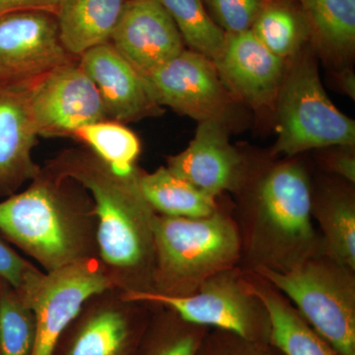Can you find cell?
I'll return each mask as SVG.
<instances>
[{
	"mask_svg": "<svg viewBox=\"0 0 355 355\" xmlns=\"http://www.w3.org/2000/svg\"><path fill=\"white\" fill-rule=\"evenodd\" d=\"M44 166L90 193L98 218L99 259L114 288L153 292L155 212L140 190L139 168L116 171L86 146L64 149Z\"/></svg>",
	"mask_w": 355,
	"mask_h": 355,
	"instance_id": "6da1fadb",
	"label": "cell"
},
{
	"mask_svg": "<svg viewBox=\"0 0 355 355\" xmlns=\"http://www.w3.org/2000/svg\"><path fill=\"white\" fill-rule=\"evenodd\" d=\"M0 234L44 272L99 258L98 218L90 193L46 166L25 191L0 202Z\"/></svg>",
	"mask_w": 355,
	"mask_h": 355,
	"instance_id": "7a4b0ae2",
	"label": "cell"
},
{
	"mask_svg": "<svg viewBox=\"0 0 355 355\" xmlns=\"http://www.w3.org/2000/svg\"><path fill=\"white\" fill-rule=\"evenodd\" d=\"M312 200L309 177L298 163L275 166L261 178L238 224L249 272H286L326 253L313 224Z\"/></svg>",
	"mask_w": 355,
	"mask_h": 355,
	"instance_id": "3957f363",
	"label": "cell"
},
{
	"mask_svg": "<svg viewBox=\"0 0 355 355\" xmlns=\"http://www.w3.org/2000/svg\"><path fill=\"white\" fill-rule=\"evenodd\" d=\"M153 291L188 296L205 279L241 261L238 223L217 209L200 218L155 214Z\"/></svg>",
	"mask_w": 355,
	"mask_h": 355,
	"instance_id": "277c9868",
	"label": "cell"
},
{
	"mask_svg": "<svg viewBox=\"0 0 355 355\" xmlns=\"http://www.w3.org/2000/svg\"><path fill=\"white\" fill-rule=\"evenodd\" d=\"M282 292L340 355H355V275L327 253L286 270H254Z\"/></svg>",
	"mask_w": 355,
	"mask_h": 355,
	"instance_id": "5b68a950",
	"label": "cell"
},
{
	"mask_svg": "<svg viewBox=\"0 0 355 355\" xmlns=\"http://www.w3.org/2000/svg\"><path fill=\"white\" fill-rule=\"evenodd\" d=\"M286 65L277 94V139L273 155L355 144V123L324 92L314 58L298 51Z\"/></svg>",
	"mask_w": 355,
	"mask_h": 355,
	"instance_id": "8992f818",
	"label": "cell"
},
{
	"mask_svg": "<svg viewBox=\"0 0 355 355\" xmlns=\"http://www.w3.org/2000/svg\"><path fill=\"white\" fill-rule=\"evenodd\" d=\"M128 300L171 309L189 323L234 333L254 342L270 343L268 310L252 291L247 273L236 268L205 279L188 296L156 292H123Z\"/></svg>",
	"mask_w": 355,
	"mask_h": 355,
	"instance_id": "52a82bcc",
	"label": "cell"
},
{
	"mask_svg": "<svg viewBox=\"0 0 355 355\" xmlns=\"http://www.w3.org/2000/svg\"><path fill=\"white\" fill-rule=\"evenodd\" d=\"M153 304L120 289L94 294L58 338L51 355H139Z\"/></svg>",
	"mask_w": 355,
	"mask_h": 355,
	"instance_id": "ba28073f",
	"label": "cell"
},
{
	"mask_svg": "<svg viewBox=\"0 0 355 355\" xmlns=\"http://www.w3.org/2000/svg\"><path fill=\"white\" fill-rule=\"evenodd\" d=\"M39 137H73L84 125L107 120L97 88L79 58L60 65L26 88Z\"/></svg>",
	"mask_w": 355,
	"mask_h": 355,
	"instance_id": "9c48e42d",
	"label": "cell"
},
{
	"mask_svg": "<svg viewBox=\"0 0 355 355\" xmlns=\"http://www.w3.org/2000/svg\"><path fill=\"white\" fill-rule=\"evenodd\" d=\"M76 58L60 42L55 14L19 11L0 16V85L30 87Z\"/></svg>",
	"mask_w": 355,
	"mask_h": 355,
	"instance_id": "30bf717a",
	"label": "cell"
},
{
	"mask_svg": "<svg viewBox=\"0 0 355 355\" xmlns=\"http://www.w3.org/2000/svg\"><path fill=\"white\" fill-rule=\"evenodd\" d=\"M141 76L159 106L169 107L198 121L226 123L232 95L214 62L202 53L184 49L176 58Z\"/></svg>",
	"mask_w": 355,
	"mask_h": 355,
	"instance_id": "8fae6325",
	"label": "cell"
},
{
	"mask_svg": "<svg viewBox=\"0 0 355 355\" xmlns=\"http://www.w3.org/2000/svg\"><path fill=\"white\" fill-rule=\"evenodd\" d=\"M114 287L99 258L46 272L32 299L36 343L32 355H51L58 338L91 296Z\"/></svg>",
	"mask_w": 355,
	"mask_h": 355,
	"instance_id": "7c38bea8",
	"label": "cell"
},
{
	"mask_svg": "<svg viewBox=\"0 0 355 355\" xmlns=\"http://www.w3.org/2000/svg\"><path fill=\"white\" fill-rule=\"evenodd\" d=\"M166 167L214 198L224 191L242 190L246 182L244 159L229 141L226 123L218 121H198L189 146L169 156Z\"/></svg>",
	"mask_w": 355,
	"mask_h": 355,
	"instance_id": "4fadbf2b",
	"label": "cell"
},
{
	"mask_svg": "<svg viewBox=\"0 0 355 355\" xmlns=\"http://www.w3.org/2000/svg\"><path fill=\"white\" fill-rule=\"evenodd\" d=\"M110 43L141 76L186 49L176 24L159 0H125Z\"/></svg>",
	"mask_w": 355,
	"mask_h": 355,
	"instance_id": "5bb4252c",
	"label": "cell"
},
{
	"mask_svg": "<svg viewBox=\"0 0 355 355\" xmlns=\"http://www.w3.org/2000/svg\"><path fill=\"white\" fill-rule=\"evenodd\" d=\"M79 64L97 88L107 120L125 125L163 113L144 77L111 43L84 53Z\"/></svg>",
	"mask_w": 355,
	"mask_h": 355,
	"instance_id": "9a60e30c",
	"label": "cell"
},
{
	"mask_svg": "<svg viewBox=\"0 0 355 355\" xmlns=\"http://www.w3.org/2000/svg\"><path fill=\"white\" fill-rule=\"evenodd\" d=\"M214 64L230 94L254 109L275 103L287 65L251 30L226 34L223 53Z\"/></svg>",
	"mask_w": 355,
	"mask_h": 355,
	"instance_id": "2e32d148",
	"label": "cell"
},
{
	"mask_svg": "<svg viewBox=\"0 0 355 355\" xmlns=\"http://www.w3.org/2000/svg\"><path fill=\"white\" fill-rule=\"evenodd\" d=\"M38 137L26 88L0 85V197L15 195L41 171L32 154Z\"/></svg>",
	"mask_w": 355,
	"mask_h": 355,
	"instance_id": "e0dca14e",
	"label": "cell"
},
{
	"mask_svg": "<svg viewBox=\"0 0 355 355\" xmlns=\"http://www.w3.org/2000/svg\"><path fill=\"white\" fill-rule=\"evenodd\" d=\"M252 291L268 310L270 321V343L284 355H340L322 338L272 284L248 272Z\"/></svg>",
	"mask_w": 355,
	"mask_h": 355,
	"instance_id": "ac0fdd59",
	"label": "cell"
},
{
	"mask_svg": "<svg viewBox=\"0 0 355 355\" xmlns=\"http://www.w3.org/2000/svg\"><path fill=\"white\" fill-rule=\"evenodd\" d=\"M125 0H62L55 12L60 39L74 58L110 43Z\"/></svg>",
	"mask_w": 355,
	"mask_h": 355,
	"instance_id": "d6986e66",
	"label": "cell"
},
{
	"mask_svg": "<svg viewBox=\"0 0 355 355\" xmlns=\"http://www.w3.org/2000/svg\"><path fill=\"white\" fill-rule=\"evenodd\" d=\"M140 190L154 212L161 216L200 218L218 209L216 198L173 174L166 166L140 173Z\"/></svg>",
	"mask_w": 355,
	"mask_h": 355,
	"instance_id": "ffe728a7",
	"label": "cell"
},
{
	"mask_svg": "<svg viewBox=\"0 0 355 355\" xmlns=\"http://www.w3.org/2000/svg\"><path fill=\"white\" fill-rule=\"evenodd\" d=\"M299 1L324 55L336 62L349 60L355 48V0Z\"/></svg>",
	"mask_w": 355,
	"mask_h": 355,
	"instance_id": "44dd1931",
	"label": "cell"
},
{
	"mask_svg": "<svg viewBox=\"0 0 355 355\" xmlns=\"http://www.w3.org/2000/svg\"><path fill=\"white\" fill-rule=\"evenodd\" d=\"M324 252L355 270V200L349 191L329 190L312 200Z\"/></svg>",
	"mask_w": 355,
	"mask_h": 355,
	"instance_id": "7402d4cb",
	"label": "cell"
},
{
	"mask_svg": "<svg viewBox=\"0 0 355 355\" xmlns=\"http://www.w3.org/2000/svg\"><path fill=\"white\" fill-rule=\"evenodd\" d=\"M209 330L184 321L171 309L153 304L139 355H198Z\"/></svg>",
	"mask_w": 355,
	"mask_h": 355,
	"instance_id": "603a6c76",
	"label": "cell"
},
{
	"mask_svg": "<svg viewBox=\"0 0 355 355\" xmlns=\"http://www.w3.org/2000/svg\"><path fill=\"white\" fill-rule=\"evenodd\" d=\"M176 24L189 50L216 62L225 46L226 33L214 22L203 0H159Z\"/></svg>",
	"mask_w": 355,
	"mask_h": 355,
	"instance_id": "cb8c5ba5",
	"label": "cell"
},
{
	"mask_svg": "<svg viewBox=\"0 0 355 355\" xmlns=\"http://www.w3.org/2000/svg\"><path fill=\"white\" fill-rule=\"evenodd\" d=\"M73 137L116 171L130 173L137 168L140 141L123 123L110 120L97 121L77 130Z\"/></svg>",
	"mask_w": 355,
	"mask_h": 355,
	"instance_id": "d4e9b609",
	"label": "cell"
},
{
	"mask_svg": "<svg viewBox=\"0 0 355 355\" xmlns=\"http://www.w3.org/2000/svg\"><path fill=\"white\" fill-rule=\"evenodd\" d=\"M36 318L22 295L0 280V355H32Z\"/></svg>",
	"mask_w": 355,
	"mask_h": 355,
	"instance_id": "484cf974",
	"label": "cell"
},
{
	"mask_svg": "<svg viewBox=\"0 0 355 355\" xmlns=\"http://www.w3.org/2000/svg\"><path fill=\"white\" fill-rule=\"evenodd\" d=\"M251 31L268 51L284 60L300 51L307 33L295 11L275 3H266Z\"/></svg>",
	"mask_w": 355,
	"mask_h": 355,
	"instance_id": "4316f807",
	"label": "cell"
},
{
	"mask_svg": "<svg viewBox=\"0 0 355 355\" xmlns=\"http://www.w3.org/2000/svg\"><path fill=\"white\" fill-rule=\"evenodd\" d=\"M46 272L26 260L0 237V280L7 282L31 303Z\"/></svg>",
	"mask_w": 355,
	"mask_h": 355,
	"instance_id": "83f0119b",
	"label": "cell"
},
{
	"mask_svg": "<svg viewBox=\"0 0 355 355\" xmlns=\"http://www.w3.org/2000/svg\"><path fill=\"white\" fill-rule=\"evenodd\" d=\"M209 15L226 34L249 31L266 0H203Z\"/></svg>",
	"mask_w": 355,
	"mask_h": 355,
	"instance_id": "f1b7e54d",
	"label": "cell"
},
{
	"mask_svg": "<svg viewBox=\"0 0 355 355\" xmlns=\"http://www.w3.org/2000/svg\"><path fill=\"white\" fill-rule=\"evenodd\" d=\"M198 355H284L270 343L254 342L231 331L209 329Z\"/></svg>",
	"mask_w": 355,
	"mask_h": 355,
	"instance_id": "f546056e",
	"label": "cell"
},
{
	"mask_svg": "<svg viewBox=\"0 0 355 355\" xmlns=\"http://www.w3.org/2000/svg\"><path fill=\"white\" fill-rule=\"evenodd\" d=\"M62 0H0V16L19 11H46L55 14Z\"/></svg>",
	"mask_w": 355,
	"mask_h": 355,
	"instance_id": "4dcf8cb0",
	"label": "cell"
},
{
	"mask_svg": "<svg viewBox=\"0 0 355 355\" xmlns=\"http://www.w3.org/2000/svg\"><path fill=\"white\" fill-rule=\"evenodd\" d=\"M331 171L340 175L350 183L355 182V158L354 155L347 153H340L331 156L328 163Z\"/></svg>",
	"mask_w": 355,
	"mask_h": 355,
	"instance_id": "1f68e13d",
	"label": "cell"
},
{
	"mask_svg": "<svg viewBox=\"0 0 355 355\" xmlns=\"http://www.w3.org/2000/svg\"><path fill=\"white\" fill-rule=\"evenodd\" d=\"M338 84L345 94L349 95L352 100L355 99V76L350 69H343L338 73Z\"/></svg>",
	"mask_w": 355,
	"mask_h": 355,
	"instance_id": "d6a6232c",
	"label": "cell"
}]
</instances>
